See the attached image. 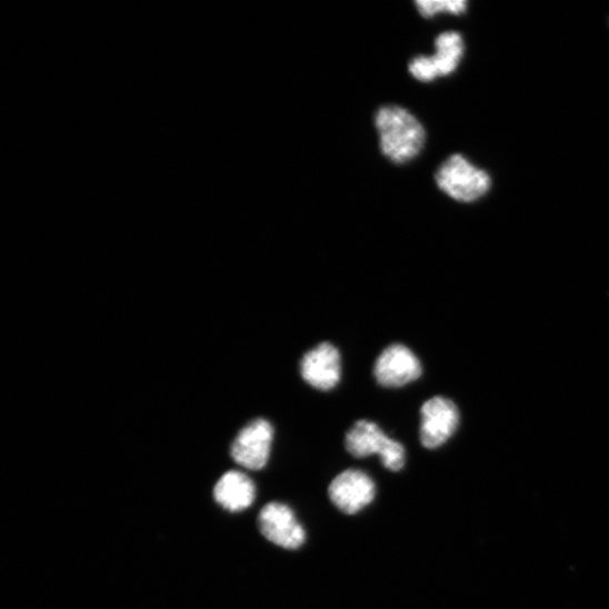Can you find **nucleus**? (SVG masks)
Segmentation results:
<instances>
[{
    "instance_id": "obj_1",
    "label": "nucleus",
    "mask_w": 609,
    "mask_h": 609,
    "mask_svg": "<svg viewBox=\"0 0 609 609\" xmlns=\"http://www.w3.org/2000/svg\"><path fill=\"white\" fill-rule=\"evenodd\" d=\"M380 154L396 166L416 161L427 143L428 133L422 121L400 104L380 106L373 114Z\"/></svg>"
},
{
    "instance_id": "obj_2",
    "label": "nucleus",
    "mask_w": 609,
    "mask_h": 609,
    "mask_svg": "<svg viewBox=\"0 0 609 609\" xmlns=\"http://www.w3.org/2000/svg\"><path fill=\"white\" fill-rule=\"evenodd\" d=\"M437 188L449 199L471 204L491 191L490 174L462 154L448 157L435 173Z\"/></svg>"
},
{
    "instance_id": "obj_3",
    "label": "nucleus",
    "mask_w": 609,
    "mask_h": 609,
    "mask_svg": "<svg viewBox=\"0 0 609 609\" xmlns=\"http://www.w3.org/2000/svg\"><path fill=\"white\" fill-rule=\"evenodd\" d=\"M465 56L466 41L462 33L445 31L435 39V52L415 56L408 63V70L417 82L433 83L456 72Z\"/></svg>"
},
{
    "instance_id": "obj_4",
    "label": "nucleus",
    "mask_w": 609,
    "mask_h": 609,
    "mask_svg": "<svg viewBox=\"0 0 609 609\" xmlns=\"http://www.w3.org/2000/svg\"><path fill=\"white\" fill-rule=\"evenodd\" d=\"M346 448L357 459L378 455L382 465L393 472L402 470L406 465L403 445L368 420L357 421L347 432Z\"/></svg>"
},
{
    "instance_id": "obj_5",
    "label": "nucleus",
    "mask_w": 609,
    "mask_h": 609,
    "mask_svg": "<svg viewBox=\"0 0 609 609\" xmlns=\"http://www.w3.org/2000/svg\"><path fill=\"white\" fill-rule=\"evenodd\" d=\"M273 433L269 421L253 420L236 438L231 448L233 460L248 470H262L270 459Z\"/></svg>"
},
{
    "instance_id": "obj_6",
    "label": "nucleus",
    "mask_w": 609,
    "mask_h": 609,
    "mask_svg": "<svg viewBox=\"0 0 609 609\" xmlns=\"http://www.w3.org/2000/svg\"><path fill=\"white\" fill-rule=\"evenodd\" d=\"M422 373L418 357L406 346L396 343L388 347L377 358L373 376L379 386L385 388H402Z\"/></svg>"
},
{
    "instance_id": "obj_7",
    "label": "nucleus",
    "mask_w": 609,
    "mask_h": 609,
    "mask_svg": "<svg viewBox=\"0 0 609 609\" xmlns=\"http://www.w3.org/2000/svg\"><path fill=\"white\" fill-rule=\"evenodd\" d=\"M258 523L262 536L282 549L297 550L307 540L303 527L293 511L283 503H268L261 510Z\"/></svg>"
},
{
    "instance_id": "obj_8",
    "label": "nucleus",
    "mask_w": 609,
    "mask_h": 609,
    "mask_svg": "<svg viewBox=\"0 0 609 609\" xmlns=\"http://www.w3.org/2000/svg\"><path fill=\"white\" fill-rule=\"evenodd\" d=\"M420 440L423 447L435 449L443 445L460 425L459 409L450 400L435 397L421 408Z\"/></svg>"
},
{
    "instance_id": "obj_9",
    "label": "nucleus",
    "mask_w": 609,
    "mask_h": 609,
    "mask_svg": "<svg viewBox=\"0 0 609 609\" xmlns=\"http://www.w3.org/2000/svg\"><path fill=\"white\" fill-rule=\"evenodd\" d=\"M300 375L304 382L320 391L335 389L341 379V356L330 342H322L300 360Z\"/></svg>"
},
{
    "instance_id": "obj_10",
    "label": "nucleus",
    "mask_w": 609,
    "mask_h": 609,
    "mask_svg": "<svg viewBox=\"0 0 609 609\" xmlns=\"http://www.w3.org/2000/svg\"><path fill=\"white\" fill-rule=\"evenodd\" d=\"M376 496L373 481L362 471L348 470L339 475L329 487L333 505L347 515H355L370 505Z\"/></svg>"
},
{
    "instance_id": "obj_11",
    "label": "nucleus",
    "mask_w": 609,
    "mask_h": 609,
    "mask_svg": "<svg viewBox=\"0 0 609 609\" xmlns=\"http://www.w3.org/2000/svg\"><path fill=\"white\" fill-rule=\"evenodd\" d=\"M213 497L228 511H243L254 502L256 486L247 475L230 471L223 475L216 485Z\"/></svg>"
},
{
    "instance_id": "obj_12",
    "label": "nucleus",
    "mask_w": 609,
    "mask_h": 609,
    "mask_svg": "<svg viewBox=\"0 0 609 609\" xmlns=\"http://www.w3.org/2000/svg\"><path fill=\"white\" fill-rule=\"evenodd\" d=\"M415 7L421 18L430 20L439 16L462 17L469 10L467 0H418Z\"/></svg>"
}]
</instances>
